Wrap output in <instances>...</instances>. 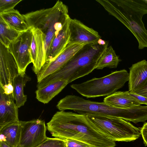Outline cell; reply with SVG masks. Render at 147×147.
<instances>
[{"label":"cell","instance_id":"cell-24","mask_svg":"<svg viewBox=\"0 0 147 147\" xmlns=\"http://www.w3.org/2000/svg\"><path fill=\"white\" fill-rule=\"evenodd\" d=\"M36 147H66L65 140L58 138H47Z\"/></svg>","mask_w":147,"mask_h":147},{"label":"cell","instance_id":"cell-17","mask_svg":"<svg viewBox=\"0 0 147 147\" xmlns=\"http://www.w3.org/2000/svg\"><path fill=\"white\" fill-rule=\"evenodd\" d=\"M68 84L67 80H61L37 89L35 92L36 98L40 102L44 104L48 103Z\"/></svg>","mask_w":147,"mask_h":147},{"label":"cell","instance_id":"cell-19","mask_svg":"<svg viewBox=\"0 0 147 147\" xmlns=\"http://www.w3.org/2000/svg\"><path fill=\"white\" fill-rule=\"evenodd\" d=\"M1 17L11 27L20 32L29 29L22 14L14 9L5 11L0 13Z\"/></svg>","mask_w":147,"mask_h":147},{"label":"cell","instance_id":"cell-16","mask_svg":"<svg viewBox=\"0 0 147 147\" xmlns=\"http://www.w3.org/2000/svg\"><path fill=\"white\" fill-rule=\"evenodd\" d=\"M103 102L113 107L126 109L141 105L129 91H117L104 98Z\"/></svg>","mask_w":147,"mask_h":147},{"label":"cell","instance_id":"cell-18","mask_svg":"<svg viewBox=\"0 0 147 147\" xmlns=\"http://www.w3.org/2000/svg\"><path fill=\"white\" fill-rule=\"evenodd\" d=\"M21 133L20 121L7 125L0 129V141L11 147H17Z\"/></svg>","mask_w":147,"mask_h":147},{"label":"cell","instance_id":"cell-10","mask_svg":"<svg viewBox=\"0 0 147 147\" xmlns=\"http://www.w3.org/2000/svg\"><path fill=\"white\" fill-rule=\"evenodd\" d=\"M83 43L67 45L62 52L54 60L46 62L36 74L38 83L49 75L53 74L64 65L79 50L85 45Z\"/></svg>","mask_w":147,"mask_h":147},{"label":"cell","instance_id":"cell-20","mask_svg":"<svg viewBox=\"0 0 147 147\" xmlns=\"http://www.w3.org/2000/svg\"><path fill=\"white\" fill-rule=\"evenodd\" d=\"M31 78L26 74L24 75L18 74L14 78L13 82V94L16 106L19 108L23 106L27 99V96L24 94V88Z\"/></svg>","mask_w":147,"mask_h":147},{"label":"cell","instance_id":"cell-23","mask_svg":"<svg viewBox=\"0 0 147 147\" xmlns=\"http://www.w3.org/2000/svg\"><path fill=\"white\" fill-rule=\"evenodd\" d=\"M124 5L142 14H147V0H120Z\"/></svg>","mask_w":147,"mask_h":147},{"label":"cell","instance_id":"cell-5","mask_svg":"<svg viewBox=\"0 0 147 147\" xmlns=\"http://www.w3.org/2000/svg\"><path fill=\"white\" fill-rule=\"evenodd\" d=\"M86 116L98 131L115 142L133 141L138 138L141 134L139 128L122 118L95 114Z\"/></svg>","mask_w":147,"mask_h":147},{"label":"cell","instance_id":"cell-14","mask_svg":"<svg viewBox=\"0 0 147 147\" xmlns=\"http://www.w3.org/2000/svg\"><path fill=\"white\" fill-rule=\"evenodd\" d=\"M70 18L69 16L61 29L53 39L46 55V62L54 60L67 46L70 35L69 28Z\"/></svg>","mask_w":147,"mask_h":147},{"label":"cell","instance_id":"cell-4","mask_svg":"<svg viewBox=\"0 0 147 147\" xmlns=\"http://www.w3.org/2000/svg\"><path fill=\"white\" fill-rule=\"evenodd\" d=\"M96 1L131 31L138 42L139 49L147 47V30L142 20V14L124 5L120 0Z\"/></svg>","mask_w":147,"mask_h":147},{"label":"cell","instance_id":"cell-9","mask_svg":"<svg viewBox=\"0 0 147 147\" xmlns=\"http://www.w3.org/2000/svg\"><path fill=\"white\" fill-rule=\"evenodd\" d=\"M20 122L21 133L17 147H36L47 139L44 120L37 119Z\"/></svg>","mask_w":147,"mask_h":147},{"label":"cell","instance_id":"cell-22","mask_svg":"<svg viewBox=\"0 0 147 147\" xmlns=\"http://www.w3.org/2000/svg\"><path fill=\"white\" fill-rule=\"evenodd\" d=\"M21 32L10 27L0 16V42L8 47Z\"/></svg>","mask_w":147,"mask_h":147},{"label":"cell","instance_id":"cell-2","mask_svg":"<svg viewBox=\"0 0 147 147\" xmlns=\"http://www.w3.org/2000/svg\"><path fill=\"white\" fill-rule=\"evenodd\" d=\"M108 42L100 45L97 42L87 44L79 50L64 65L38 83V89L61 80L69 84L87 75L95 69L101 55L108 47Z\"/></svg>","mask_w":147,"mask_h":147},{"label":"cell","instance_id":"cell-11","mask_svg":"<svg viewBox=\"0 0 147 147\" xmlns=\"http://www.w3.org/2000/svg\"><path fill=\"white\" fill-rule=\"evenodd\" d=\"M70 33L68 45L96 42L101 38L98 32L76 19L70 18L69 23Z\"/></svg>","mask_w":147,"mask_h":147},{"label":"cell","instance_id":"cell-25","mask_svg":"<svg viewBox=\"0 0 147 147\" xmlns=\"http://www.w3.org/2000/svg\"><path fill=\"white\" fill-rule=\"evenodd\" d=\"M22 0H0V13L14 9Z\"/></svg>","mask_w":147,"mask_h":147},{"label":"cell","instance_id":"cell-8","mask_svg":"<svg viewBox=\"0 0 147 147\" xmlns=\"http://www.w3.org/2000/svg\"><path fill=\"white\" fill-rule=\"evenodd\" d=\"M19 74L17 63L8 47L0 42V88L5 94L13 95V82Z\"/></svg>","mask_w":147,"mask_h":147},{"label":"cell","instance_id":"cell-29","mask_svg":"<svg viewBox=\"0 0 147 147\" xmlns=\"http://www.w3.org/2000/svg\"><path fill=\"white\" fill-rule=\"evenodd\" d=\"M130 94L141 104H144L147 106V98L134 93L130 92Z\"/></svg>","mask_w":147,"mask_h":147},{"label":"cell","instance_id":"cell-27","mask_svg":"<svg viewBox=\"0 0 147 147\" xmlns=\"http://www.w3.org/2000/svg\"><path fill=\"white\" fill-rule=\"evenodd\" d=\"M133 93L147 98V80L141 87Z\"/></svg>","mask_w":147,"mask_h":147},{"label":"cell","instance_id":"cell-6","mask_svg":"<svg viewBox=\"0 0 147 147\" xmlns=\"http://www.w3.org/2000/svg\"><path fill=\"white\" fill-rule=\"evenodd\" d=\"M129 80V73L125 69L112 72L105 76L94 78L71 87L87 98L108 96L122 88Z\"/></svg>","mask_w":147,"mask_h":147},{"label":"cell","instance_id":"cell-1","mask_svg":"<svg viewBox=\"0 0 147 147\" xmlns=\"http://www.w3.org/2000/svg\"><path fill=\"white\" fill-rule=\"evenodd\" d=\"M47 124V129L55 138L78 140L92 147H115L116 146L115 142L98 131L85 115L59 111L55 113Z\"/></svg>","mask_w":147,"mask_h":147},{"label":"cell","instance_id":"cell-28","mask_svg":"<svg viewBox=\"0 0 147 147\" xmlns=\"http://www.w3.org/2000/svg\"><path fill=\"white\" fill-rule=\"evenodd\" d=\"M140 132L145 146H147V122H145L140 129Z\"/></svg>","mask_w":147,"mask_h":147},{"label":"cell","instance_id":"cell-13","mask_svg":"<svg viewBox=\"0 0 147 147\" xmlns=\"http://www.w3.org/2000/svg\"><path fill=\"white\" fill-rule=\"evenodd\" d=\"M14 100L13 96L7 95L0 89V129L19 121L18 108Z\"/></svg>","mask_w":147,"mask_h":147},{"label":"cell","instance_id":"cell-12","mask_svg":"<svg viewBox=\"0 0 147 147\" xmlns=\"http://www.w3.org/2000/svg\"><path fill=\"white\" fill-rule=\"evenodd\" d=\"M30 28L33 34L30 55L33 64L32 69L36 74L46 62V55L45 46V36L39 29Z\"/></svg>","mask_w":147,"mask_h":147},{"label":"cell","instance_id":"cell-15","mask_svg":"<svg viewBox=\"0 0 147 147\" xmlns=\"http://www.w3.org/2000/svg\"><path fill=\"white\" fill-rule=\"evenodd\" d=\"M129 69V91L133 93L147 80V61L144 59L133 64Z\"/></svg>","mask_w":147,"mask_h":147},{"label":"cell","instance_id":"cell-30","mask_svg":"<svg viewBox=\"0 0 147 147\" xmlns=\"http://www.w3.org/2000/svg\"><path fill=\"white\" fill-rule=\"evenodd\" d=\"M108 42L103 40L101 38L97 41V43L100 45H106Z\"/></svg>","mask_w":147,"mask_h":147},{"label":"cell","instance_id":"cell-31","mask_svg":"<svg viewBox=\"0 0 147 147\" xmlns=\"http://www.w3.org/2000/svg\"><path fill=\"white\" fill-rule=\"evenodd\" d=\"M0 147H11L4 141H0Z\"/></svg>","mask_w":147,"mask_h":147},{"label":"cell","instance_id":"cell-7","mask_svg":"<svg viewBox=\"0 0 147 147\" xmlns=\"http://www.w3.org/2000/svg\"><path fill=\"white\" fill-rule=\"evenodd\" d=\"M33 34L31 28L21 32L18 36L9 45L8 48L17 63L19 74L24 75L28 65L32 63L30 48Z\"/></svg>","mask_w":147,"mask_h":147},{"label":"cell","instance_id":"cell-21","mask_svg":"<svg viewBox=\"0 0 147 147\" xmlns=\"http://www.w3.org/2000/svg\"><path fill=\"white\" fill-rule=\"evenodd\" d=\"M121 61L111 46L108 47L98 59L95 69H102L107 67L116 68Z\"/></svg>","mask_w":147,"mask_h":147},{"label":"cell","instance_id":"cell-3","mask_svg":"<svg viewBox=\"0 0 147 147\" xmlns=\"http://www.w3.org/2000/svg\"><path fill=\"white\" fill-rule=\"evenodd\" d=\"M29 28L40 30L45 36L46 55L54 38L69 17L67 6L61 1H57L51 8L40 9L22 14Z\"/></svg>","mask_w":147,"mask_h":147},{"label":"cell","instance_id":"cell-26","mask_svg":"<svg viewBox=\"0 0 147 147\" xmlns=\"http://www.w3.org/2000/svg\"><path fill=\"white\" fill-rule=\"evenodd\" d=\"M66 147H92L83 142L71 139H65Z\"/></svg>","mask_w":147,"mask_h":147}]
</instances>
